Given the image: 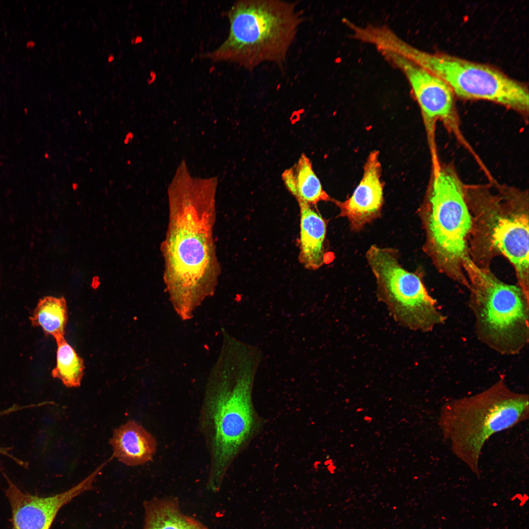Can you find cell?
<instances>
[{
	"label": "cell",
	"instance_id": "obj_18",
	"mask_svg": "<svg viewBox=\"0 0 529 529\" xmlns=\"http://www.w3.org/2000/svg\"><path fill=\"white\" fill-rule=\"evenodd\" d=\"M174 249L176 264L184 272L199 271L206 260V252L201 238L186 231L177 237Z\"/></svg>",
	"mask_w": 529,
	"mask_h": 529
},
{
	"label": "cell",
	"instance_id": "obj_13",
	"mask_svg": "<svg viewBox=\"0 0 529 529\" xmlns=\"http://www.w3.org/2000/svg\"><path fill=\"white\" fill-rule=\"evenodd\" d=\"M298 202L300 209L299 259L306 268L315 270L325 263L326 223L311 205L302 200Z\"/></svg>",
	"mask_w": 529,
	"mask_h": 529
},
{
	"label": "cell",
	"instance_id": "obj_4",
	"mask_svg": "<svg viewBox=\"0 0 529 529\" xmlns=\"http://www.w3.org/2000/svg\"><path fill=\"white\" fill-rule=\"evenodd\" d=\"M418 212L425 233L424 251L440 273L468 289L464 264L470 258L471 219L464 184L452 166L440 164L433 170Z\"/></svg>",
	"mask_w": 529,
	"mask_h": 529
},
{
	"label": "cell",
	"instance_id": "obj_7",
	"mask_svg": "<svg viewBox=\"0 0 529 529\" xmlns=\"http://www.w3.org/2000/svg\"><path fill=\"white\" fill-rule=\"evenodd\" d=\"M390 49L441 78L457 96L489 101L528 115L527 86L493 66L444 52L424 51L400 37L392 40Z\"/></svg>",
	"mask_w": 529,
	"mask_h": 529
},
{
	"label": "cell",
	"instance_id": "obj_12",
	"mask_svg": "<svg viewBox=\"0 0 529 529\" xmlns=\"http://www.w3.org/2000/svg\"><path fill=\"white\" fill-rule=\"evenodd\" d=\"M109 444L113 450L112 457L128 466L152 461L157 446L155 437L134 420H129L115 429Z\"/></svg>",
	"mask_w": 529,
	"mask_h": 529
},
{
	"label": "cell",
	"instance_id": "obj_9",
	"mask_svg": "<svg viewBox=\"0 0 529 529\" xmlns=\"http://www.w3.org/2000/svg\"><path fill=\"white\" fill-rule=\"evenodd\" d=\"M378 50L389 63L403 72L409 81L421 110L432 161L438 159L435 143L438 121L442 122L460 142L469 147L460 131L455 95L450 86L425 68L395 53L384 49Z\"/></svg>",
	"mask_w": 529,
	"mask_h": 529
},
{
	"label": "cell",
	"instance_id": "obj_16",
	"mask_svg": "<svg viewBox=\"0 0 529 529\" xmlns=\"http://www.w3.org/2000/svg\"><path fill=\"white\" fill-rule=\"evenodd\" d=\"M56 364L52 370L53 377L59 379L67 387H78L84 375L83 359L68 343L64 337L56 340Z\"/></svg>",
	"mask_w": 529,
	"mask_h": 529
},
{
	"label": "cell",
	"instance_id": "obj_3",
	"mask_svg": "<svg viewBox=\"0 0 529 529\" xmlns=\"http://www.w3.org/2000/svg\"><path fill=\"white\" fill-rule=\"evenodd\" d=\"M527 394L514 391L501 379L478 393L444 404L439 415L443 440L453 454L480 476V459L493 435L529 418Z\"/></svg>",
	"mask_w": 529,
	"mask_h": 529
},
{
	"label": "cell",
	"instance_id": "obj_14",
	"mask_svg": "<svg viewBox=\"0 0 529 529\" xmlns=\"http://www.w3.org/2000/svg\"><path fill=\"white\" fill-rule=\"evenodd\" d=\"M143 529H209L184 513L176 498H153L144 502Z\"/></svg>",
	"mask_w": 529,
	"mask_h": 529
},
{
	"label": "cell",
	"instance_id": "obj_17",
	"mask_svg": "<svg viewBox=\"0 0 529 529\" xmlns=\"http://www.w3.org/2000/svg\"><path fill=\"white\" fill-rule=\"evenodd\" d=\"M297 200H302L310 205L320 201L335 200L323 190L319 179L315 174L310 159L302 154L293 168Z\"/></svg>",
	"mask_w": 529,
	"mask_h": 529
},
{
	"label": "cell",
	"instance_id": "obj_8",
	"mask_svg": "<svg viewBox=\"0 0 529 529\" xmlns=\"http://www.w3.org/2000/svg\"><path fill=\"white\" fill-rule=\"evenodd\" d=\"M366 259L376 283L378 299L393 319L410 330L427 333L443 324L446 316L419 274L405 269L395 249L370 246Z\"/></svg>",
	"mask_w": 529,
	"mask_h": 529
},
{
	"label": "cell",
	"instance_id": "obj_15",
	"mask_svg": "<svg viewBox=\"0 0 529 529\" xmlns=\"http://www.w3.org/2000/svg\"><path fill=\"white\" fill-rule=\"evenodd\" d=\"M30 319L32 325L41 327L56 340L64 337L68 319L65 299L50 296L41 299Z\"/></svg>",
	"mask_w": 529,
	"mask_h": 529
},
{
	"label": "cell",
	"instance_id": "obj_11",
	"mask_svg": "<svg viewBox=\"0 0 529 529\" xmlns=\"http://www.w3.org/2000/svg\"><path fill=\"white\" fill-rule=\"evenodd\" d=\"M379 152H371L364 167L362 177L352 195L343 202L336 200L339 216L346 218L353 231H360L378 218L384 202L383 184Z\"/></svg>",
	"mask_w": 529,
	"mask_h": 529
},
{
	"label": "cell",
	"instance_id": "obj_5",
	"mask_svg": "<svg viewBox=\"0 0 529 529\" xmlns=\"http://www.w3.org/2000/svg\"><path fill=\"white\" fill-rule=\"evenodd\" d=\"M228 18V36L213 55L250 71L284 63L303 21L296 3L280 0L237 1Z\"/></svg>",
	"mask_w": 529,
	"mask_h": 529
},
{
	"label": "cell",
	"instance_id": "obj_2",
	"mask_svg": "<svg viewBox=\"0 0 529 529\" xmlns=\"http://www.w3.org/2000/svg\"><path fill=\"white\" fill-rule=\"evenodd\" d=\"M471 219L469 257L490 268L502 256L514 270L517 285L529 297V199L526 191L505 185H465Z\"/></svg>",
	"mask_w": 529,
	"mask_h": 529
},
{
	"label": "cell",
	"instance_id": "obj_10",
	"mask_svg": "<svg viewBox=\"0 0 529 529\" xmlns=\"http://www.w3.org/2000/svg\"><path fill=\"white\" fill-rule=\"evenodd\" d=\"M104 466L101 464L75 486L62 493L40 497L22 491L5 474V490L11 510V529H50L60 509L81 493L93 488Z\"/></svg>",
	"mask_w": 529,
	"mask_h": 529
},
{
	"label": "cell",
	"instance_id": "obj_19",
	"mask_svg": "<svg viewBox=\"0 0 529 529\" xmlns=\"http://www.w3.org/2000/svg\"><path fill=\"white\" fill-rule=\"evenodd\" d=\"M282 178L287 188L295 197L296 195V181L293 168L285 170L282 174Z\"/></svg>",
	"mask_w": 529,
	"mask_h": 529
},
{
	"label": "cell",
	"instance_id": "obj_20",
	"mask_svg": "<svg viewBox=\"0 0 529 529\" xmlns=\"http://www.w3.org/2000/svg\"><path fill=\"white\" fill-rule=\"evenodd\" d=\"M14 409L10 407L6 409L0 411V417L8 415L14 412ZM11 447L0 446V454L9 457L12 460L15 458V456L11 453Z\"/></svg>",
	"mask_w": 529,
	"mask_h": 529
},
{
	"label": "cell",
	"instance_id": "obj_1",
	"mask_svg": "<svg viewBox=\"0 0 529 529\" xmlns=\"http://www.w3.org/2000/svg\"><path fill=\"white\" fill-rule=\"evenodd\" d=\"M259 350L230 336L208 378L199 425L209 455L208 490L218 491L234 461L264 424L252 399Z\"/></svg>",
	"mask_w": 529,
	"mask_h": 529
},
{
	"label": "cell",
	"instance_id": "obj_6",
	"mask_svg": "<svg viewBox=\"0 0 529 529\" xmlns=\"http://www.w3.org/2000/svg\"><path fill=\"white\" fill-rule=\"evenodd\" d=\"M464 268L478 339L501 355H518L529 343V297L517 285L505 283L470 258Z\"/></svg>",
	"mask_w": 529,
	"mask_h": 529
}]
</instances>
